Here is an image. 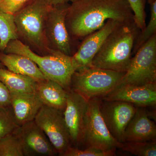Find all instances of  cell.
<instances>
[{"instance_id":"obj_1","label":"cell","mask_w":156,"mask_h":156,"mask_svg":"<svg viewBox=\"0 0 156 156\" xmlns=\"http://www.w3.org/2000/svg\"><path fill=\"white\" fill-rule=\"evenodd\" d=\"M122 24L134 23V16L126 0H78L69 5L66 23L70 36L84 39L98 30L108 20Z\"/></svg>"},{"instance_id":"obj_2","label":"cell","mask_w":156,"mask_h":156,"mask_svg":"<svg viewBox=\"0 0 156 156\" xmlns=\"http://www.w3.org/2000/svg\"><path fill=\"white\" fill-rule=\"evenodd\" d=\"M140 31L134 23L118 27L105 39L93 58L92 66L126 73L131 62L134 42Z\"/></svg>"},{"instance_id":"obj_3","label":"cell","mask_w":156,"mask_h":156,"mask_svg":"<svg viewBox=\"0 0 156 156\" xmlns=\"http://www.w3.org/2000/svg\"><path fill=\"white\" fill-rule=\"evenodd\" d=\"M4 52L28 57L37 64L47 79L58 83L67 91L71 89L72 77L75 72L71 56L54 50L48 55L40 56L19 39L10 41Z\"/></svg>"},{"instance_id":"obj_4","label":"cell","mask_w":156,"mask_h":156,"mask_svg":"<svg viewBox=\"0 0 156 156\" xmlns=\"http://www.w3.org/2000/svg\"><path fill=\"white\" fill-rule=\"evenodd\" d=\"M53 6L47 0H32L14 14L18 36L43 51L50 53L45 35V27L48 14Z\"/></svg>"},{"instance_id":"obj_5","label":"cell","mask_w":156,"mask_h":156,"mask_svg":"<svg viewBox=\"0 0 156 156\" xmlns=\"http://www.w3.org/2000/svg\"><path fill=\"white\" fill-rule=\"evenodd\" d=\"M125 73L89 66L74 72L71 89L89 101L101 98L119 85Z\"/></svg>"},{"instance_id":"obj_6","label":"cell","mask_w":156,"mask_h":156,"mask_svg":"<svg viewBox=\"0 0 156 156\" xmlns=\"http://www.w3.org/2000/svg\"><path fill=\"white\" fill-rule=\"evenodd\" d=\"M119 85L156 83V34L136 51Z\"/></svg>"},{"instance_id":"obj_7","label":"cell","mask_w":156,"mask_h":156,"mask_svg":"<svg viewBox=\"0 0 156 156\" xmlns=\"http://www.w3.org/2000/svg\"><path fill=\"white\" fill-rule=\"evenodd\" d=\"M100 98L88 101L84 129L83 144L87 147L103 151L116 150L120 143L111 134L100 109Z\"/></svg>"},{"instance_id":"obj_8","label":"cell","mask_w":156,"mask_h":156,"mask_svg":"<svg viewBox=\"0 0 156 156\" xmlns=\"http://www.w3.org/2000/svg\"><path fill=\"white\" fill-rule=\"evenodd\" d=\"M34 121L44 131L59 155L62 156L72 146L62 111L43 105Z\"/></svg>"},{"instance_id":"obj_9","label":"cell","mask_w":156,"mask_h":156,"mask_svg":"<svg viewBox=\"0 0 156 156\" xmlns=\"http://www.w3.org/2000/svg\"><path fill=\"white\" fill-rule=\"evenodd\" d=\"M68 4L53 7L48 14L45 27V35L50 49L68 56L73 55L72 40L66 23Z\"/></svg>"},{"instance_id":"obj_10","label":"cell","mask_w":156,"mask_h":156,"mask_svg":"<svg viewBox=\"0 0 156 156\" xmlns=\"http://www.w3.org/2000/svg\"><path fill=\"white\" fill-rule=\"evenodd\" d=\"M100 99L101 113L107 127L117 141L123 142L126 127L137 108L126 101Z\"/></svg>"},{"instance_id":"obj_11","label":"cell","mask_w":156,"mask_h":156,"mask_svg":"<svg viewBox=\"0 0 156 156\" xmlns=\"http://www.w3.org/2000/svg\"><path fill=\"white\" fill-rule=\"evenodd\" d=\"M122 24L113 20H108L102 27L84 38L77 51L71 56L74 71L91 66L93 58L105 39L113 31Z\"/></svg>"},{"instance_id":"obj_12","label":"cell","mask_w":156,"mask_h":156,"mask_svg":"<svg viewBox=\"0 0 156 156\" xmlns=\"http://www.w3.org/2000/svg\"><path fill=\"white\" fill-rule=\"evenodd\" d=\"M88 103V101L72 89L67 91L63 116L72 145L76 147L83 144Z\"/></svg>"},{"instance_id":"obj_13","label":"cell","mask_w":156,"mask_h":156,"mask_svg":"<svg viewBox=\"0 0 156 156\" xmlns=\"http://www.w3.org/2000/svg\"><path fill=\"white\" fill-rule=\"evenodd\" d=\"M14 133L19 139L24 156H53L57 154L46 134L34 121L19 126Z\"/></svg>"},{"instance_id":"obj_14","label":"cell","mask_w":156,"mask_h":156,"mask_svg":"<svg viewBox=\"0 0 156 156\" xmlns=\"http://www.w3.org/2000/svg\"><path fill=\"white\" fill-rule=\"evenodd\" d=\"M101 99L126 101L140 107L155 106L156 83L141 86L119 85Z\"/></svg>"},{"instance_id":"obj_15","label":"cell","mask_w":156,"mask_h":156,"mask_svg":"<svg viewBox=\"0 0 156 156\" xmlns=\"http://www.w3.org/2000/svg\"><path fill=\"white\" fill-rule=\"evenodd\" d=\"M44 105L36 92H11V110L19 126L34 121Z\"/></svg>"},{"instance_id":"obj_16","label":"cell","mask_w":156,"mask_h":156,"mask_svg":"<svg viewBox=\"0 0 156 156\" xmlns=\"http://www.w3.org/2000/svg\"><path fill=\"white\" fill-rule=\"evenodd\" d=\"M156 141V127L147 112L137 108L127 126L124 134V142Z\"/></svg>"},{"instance_id":"obj_17","label":"cell","mask_w":156,"mask_h":156,"mask_svg":"<svg viewBox=\"0 0 156 156\" xmlns=\"http://www.w3.org/2000/svg\"><path fill=\"white\" fill-rule=\"evenodd\" d=\"M0 62L10 71L28 76L37 82L47 79L37 64L23 55L0 53Z\"/></svg>"},{"instance_id":"obj_18","label":"cell","mask_w":156,"mask_h":156,"mask_svg":"<svg viewBox=\"0 0 156 156\" xmlns=\"http://www.w3.org/2000/svg\"><path fill=\"white\" fill-rule=\"evenodd\" d=\"M36 92L44 105L64 110L67 91L58 83L48 79L38 82Z\"/></svg>"},{"instance_id":"obj_19","label":"cell","mask_w":156,"mask_h":156,"mask_svg":"<svg viewBox=\"0 0 156 156\" xmlns=\"http://www.w3.org/2000/svg\"><path fill=\"white\" fill-rule=\"evenodd\" d=\"M0 81L10 92L30 93L36 92L38 82L27 76L19 74L0 67Z\"/></svg>"},{"instance_id":"obj_20","label":"cell","mask_w":156,"mask_h":156,"mask_svg":"<svg viewBox=\"0 0 156 156\" xmlns=\"http://www.w3.org/2000/svg\"><path fill=\"white\" fill-rule=\"evenodd\" d=\"M18 39L14 15L0 11V50L4 52L10 41Z\"/></svg>"},{"instance_id":"obj_21","label":"cell","mask_w":156,"mask_h":156,"mask_svg":"<svg viewBox=\"0 0 156 156\" xmlns=\"http://www.w3.org/2000/svg\"><path fill=\"white\" fill-rule=\"evenodd\" d=\"M119 148L134 155L156 156V141L121 142Z\"/></svg>"},{"instance_id":"obj_22","label":"cell","mask_w":156,"mask_h":156,"mask_svg":"<svg viewBox=\"0 0 156 156\" xmlns=\"http://www.w3.org/2000/svg\"><path fill=\"white\" fill-rule=\"evenodd\" d=\"M151 16L149 22L143 30L140 31L135 42L132 53L135 54L138 49L156 34V1L149 4Z\"/></svg>"},{"instance_id":"obj_23","label":"cell","mask_w":156,"mask_h":156,"mask_svg":"<svg viewBox=\"0 0 156 156\" xmlns=\"http://www.w3.org/2000/svg\"><path fill=\"white\" fill-rule=\"evenodd\" d=\"M0 156H24L20 142L14 132L0 139Z\"/></svg>"},{"instance_id":"obj_24","label":"cell","mask_w":156,"mask_h":156,"mask_svg":"<svg viewBox=\"0 0 156 156\" xmlns=\"http://www.w3.org/2000/svg\"><path fill=\"white\" fill-rule=\"evenodd\" d=\"M10 108L0 106V139L13 133L19 127Z\"/></svg>"},{"instance_id":"obj_25","label":"cell","mask_w":156,"mask_h":156,"mask_svg":"<svg viewBox=\"0 0 156 156\" xmlns=\"http://www.w3.org/2000/svg\"><path fill=\"white\" fill-rule=\"evenodd\" d=\"M126 1L128 2L133 11L135 25L140 31L143 30L146 26V13L145 10L146 0Z\"/></svg>"},{"instance_id":"obj_26","label":"cell","mask_w":156,"mask_h":156,"mask_svg":"<svg viewBox=\"0 0 156 156\" xmlns=\"http://www.w3.org/2000/svg\"><path fill=\"white\" fill-rule=\"evenodd\" d=\"M115 151L116 150H113L105 151L91 147L81 150L71 146L66 151L62 156H114L116 155Z\"/></svg>"},{"instance_id":"obj_27","label":"cell","mask_w":156,"mask_h":156,"mask_svg":"<svg viewBox=\"0 0 156 156\" xmlns=\"http://www.w3.org/2000/svg\"><path fill=\"white\" fill-rule=\"evenodd\" d=\"M32 0H0V11L14 15Z\"/></svg>"},{"instance_id":"obj_28","label":"cell","mask_w":156,"mask_h":156,"mask_svg":"<svg viewBox=\"0 0 156 156\" xmlns=\"http://www.w3.org/2000/svg\"><path fill=\"white\" fill-rule=\"evenodd\" d=\"M0 106L11 109V92L0 81Z\"/></svg>"},{"instance_id":"obj_29","label":"cell","mask_w":156,"mask_h":156,"mask_svg":"<svg viewBox=\"0 0 156 156\" xmlns=\"http://www.w3.org/2000/svg\"><path fill=\"white\" fill-rule=\"evenodd\" d=\"M48 2L53 7L68 4L70 0H47Z\"/></svg>"},{"instance_id":"obj_30","label":"cell","mask_w":156,"mask_h":156,"mask_svg":"<svg viewBox=\"0 0 156 156\" xmlns=\"http://www.w3.org/2000/svg\"><path fill=\"white\" fill-rule=\"evenodd\" d=\"M155 1H156V0H148V2L149 4H151Z\"/></svg>"},{"instance_id":"obj_31","label":"cell","mask_w":156,"mask_h":156,"mask_svg":"<svg viewBox=\"0 0 156 156\" xmlns=\"http://www.w3.org/2000/svg\"><path fill=\"white\" fill-rule=\"evenodd\" d=\"M78 1V0H70V2H76V1Z\"/></svg>"},{"instance_id":"obj_32","label":"cell","mask_w":156,"mask_h":156,"mask_svg":"<svg viewBox=\"0 0 156 156\" xmlns=\"http://www.w3.org/2000/svg\"><path fill=\"white\" fill-rule=\"evenodd\" d=\"M3 65L2 64V63H1V62H0V67H2V66Z\"/></svg>"}]
</instances>
